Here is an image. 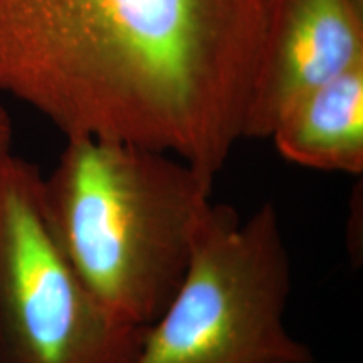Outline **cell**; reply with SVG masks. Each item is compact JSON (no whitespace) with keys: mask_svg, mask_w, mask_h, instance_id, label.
<instances>
[{"mask_svg":"<svg viewBox=\"0 0 363 363\" xmlns=\"http://www.w3.org/2000/svg\"><path fill=\"white\" fill-rule=\"evenodd\" d=\"M147 330L89 291L49 225L39 167L7 157L0 163V363H133Z\"/></svg>","mask_w":363,"mask_h":363,"instance_id":"4","label":"cell"},{"mask_svg":"<svg viewBox=\"0 0 363 363\" xmlns=\"http://www.w3.org/2000/svg\"><path fill=\"white\" fill-rule=\"evenodd\" d=\"M363 62V0H278L244 138L269 140L284 113Z\"/></svg>","mask_w":363,"mask_h":363,"instance_id":"5","label":"cell"},{"mask_svg":"<svg viewBox=\"0 0 363 363\" xmlns=\"http://www.w3.org/2000/svg\"><path fill=\"white\" fill-rule=\"evenodd\" d=\"M12 155V125L7 111L0 104V163Z\"/></svg>","mask_w":363,"mask_h":363,"instance_id":"7","label":"cell"},{"mask_svg":"<svg viewBox=\"0 0 363 363\" xmlns=\"http://www.w3.org/2000/svg\"><path fill=\"white\" fill-rule=\"evenodd\" d=\"M278 0H0V93L65 138L170 153L214 184Z\"/></svg>","mask_w":363,"mask_h":363,"instance_id":"1","label":"cell"},{"mask_svg":"<svg viewBox=\"0 0 363 363\" xmlns=\"http://www.w3.org/2000/svg\"><path fill=\"white\" fill-rule=\"evenodd\" d=\"M291 288L276 206L242 219L212 202L184 281L133 363H313L310 347L286 326Z\"/></svg>","mask_w":363,"mask_h":363,"instance_id":"3","label":"cell"},{"mask_svg":"<svg viewBox=\"0 0 363 363\" xmlns=\"http://www.w3.org/2000/svg\"><path fill=\"white\" fill-rule=\"evenodd\" d=\"M269 140L286 162L363 174V62L310 91L284 113Z\"/></svg>","mask_w":363,"mask_h":363,"instance_id":"6","label":"cell"},{"mask_svg":"<svg viewBox=\"0 0 363 363\" xmlns=\"http://www.w3.org/2000/svg\"><path fill=\"white\" fill-rule=\"evenodd\" d=\"M212 187L170 153L79 136L43 175V203L89 291L121 320L150 326L184 281Z\"/></svg>","mask_w":363,"mask_h":363,"instance_id":"2","label":"cell"}]
</instances>
